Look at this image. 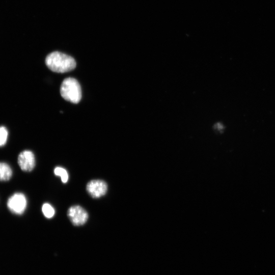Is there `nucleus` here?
Segmentation results:
<instances>
[{
    "instance_id": "nucleus-1",
    "label": "nucleus",
    "mask_w": 275,
    "mask_h": 275,
    "mask_svg": "<svg viewBox=\"0 0 275 275\" xmlns=\"http://www.w3.org/2000/svg\"><path fill=\"white\" fill-rule=\"evenodd\" d=\"M47 67L52 71L65 73L73 70L76 62L73 58L65 53L53 51L48 54L45 59Z\"/></svg>"
},
{
    "instance_id": "nucleus-2",
    "label": "nucleus",
    "mask_w": 275,
    "mask_h": 275,
    "mask_svg": "<svg viewBox=\"0 0 275 275\" xmlns=\"http://www.w3.org/2000/svg\"><path fill=\"white\" fill-rule=\"evenodd\" d=\"M60 93L66 100L73 103H78L81 98V90L78 81L73 77L65 78L60 87Z\"/></svg>"
},
{
    "instance_id": "nucleus-3",
    "label": "nucleus",
    "mask_w": 275,
    "mask_h": 275,
    "mask_svg": "<svg viewBox=\"0 0 275 275\" xmlns=\"http://www.w3.org/2000/svg\"><path fill=\"white\" fill-rule=\"evenodd\" d=\"M67 216L72 224L75 226L84 225L88 221L87 211L79 205H74L69 208Z\"/></svg>"
},
{
    "instance_id": "nucleus-4",
    "label": "nucleus",
    "mask_w": 275,
    "mask_h": 275,
    "mask_svg": "<svg viewBox=\"0 0 275 275\" xmlns=\"http://www.w3.org/2000/svg\"><path fill=\"white\" fill-rule=\"evenodd\" d=\"M27 205L25 196L22 193H17L9 198L7 202L9 209L16 214H21L25 211Z\"/></svg>"
},
{
    "instance_id": "nucleus-5",
    "label": "nucleus",
    "mask_w": 275,
    "mask_h": 275,
    "mask_svg": "<svg viewBox=\"0 0 275 275\" xmlns=\"http://www.w3.org/2000/svg\"><path fill=\"white\" fill-rule=\"evenodd\" d=\"M108 186L106 182L100 179L90 181L86 185V190L93 198L97 199L104 196L107 193Z\"/></svg>"
},
{
    "instance_id": "nucleus-6",
    "label": "nucleus",
    "mask_w": 275,
    "mask_h": 275,
    "mask_svg": "<svg viewBox=\"0 0 275 275\" xmlns=\"http://www.w3.org/2000/svg\"><path fill=\"white\" fill-rule=\"evenodd\" d=\"M35 155L30 150H24L18 155V163L23 171H32L35 166Z\"/></svg>"
},
{
    "instance_id": "nucleus-7",
    "label": "nucleus",
    "mask_w": 275,
    "mask_h": 275,
    "mask_svg": "<svg viewBox=\"0 0 275 275\" xmlns=\"http://www.w3.org/2000/svg\"><path fill=\"white\" fill-rule=\"evenodd\" d=\"M12 175L11 167L6 163L0 162V181L9 180Z\"/></svg>"
},
{
    "instance_id": "nucleus-8",
    "label": "nucleus",
    "mask_w": 275,
    "mask_h": 275,
    "mask_svg": "<svg viewBox=\"0 0 275 275\" xmlns=\"http://www.w3.org/2000/svg\"><path fill=\"white\" fill-rule=\"evenodd\" d=\"M42 211L44 215L47 218L52 217L55 214L53 207L47 203H45L42 205Z\"/></svg>"
},
{
    "instance_id": "nucleus-9",
    "label": "nucleus",
    "mask_w": 275,
    "mask_h": 275,
    "mask_svg": "<svg viewBox=\"0 0 275 275\" xmlns=\"http://www.w3.org/2000/svg\"><path fill=\"white\" fill-rule=\"evenodd\" d=\"M54 173L56 176H60L63 183H66L68 180V174L66 170L61 167H57L54 169Z\"/></svg>"
},
{
    "instance_id": "nucleus-10",
    "label": "nucleus",
    "mask_w": 275,
    "mask_h": 275,
    "mask_svg": "<svg viewBox=\"0 0 275 275\" xmlns=\"http://www.w3.org/2000/svg\"><path fill=\"white\" fill-rule=\"evenodd\" d=\"M8 132L4 126H0V146H3L7 142Z\"/></svg>"
}]
</instances>
